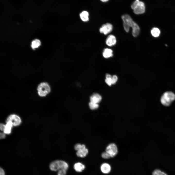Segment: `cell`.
I'll list each match as a JSON object with an SVG mask.
<instances>
[{"instance_id":"6da1fadb","label":"cell","mask_w":175,"mask_h":175,"mask_svg":"<svg viewBox=\"0 0 175 175\" xmlns=\"http://www.w3.org/2000/svg\"><path fill=\"white\" fill-rule=\"evenodd\" d=\"M123 20V26L124 30L127 32L129 31L130 27L132 29V34L133 36L135 37L139 34L140 31V28L138 25L132 19L128 14H124L122 16Z\"/></svg>"},{"instance_id":"7a4b0ae2","label":"cell","mask_w":175,"mask_h":175,"mask_svg":"<svg viewBox=\"0 0 175 175\" xmlns=\"http://www.w3.org/2000/svg\"><path fill=\"white\" fill-rule=\"evenodd\" d=\"M68 167V165L66 162L60 160L54 161L52 162L49 165L50 169L53 171H58L61 169L67 170Z\"/></svg>"},{"instance_id":"3957f363","label":"cell","mask_w":175,"mask_h":175,"mask_svg":"<svg viewBox=\"0 0 175 175\" xmlns=\"http://www.w3.org/2000/svg\"><path fill=\"white\" fill-rule=\"evenodd\" d=\"M175 100V94L172 92L167 91L162 95L160 101L163 105L166 106H168Z\"/></svg>"},{"instance_id":"277c9868","label":"cell","mask_w":175,"mask_h":175,"mask_svg":"<svg viewBox=\"0 0 175 175\" xmlns=\"http://www.w3.org/2000/svg\"><path fill=\"white\" fill-rule=\"evenodd\" d=\"M37 90L38 95L40 97L46 96L51 91V88L49 84L46 82L40 83L38 86Z\"/></svg>"},{"instance_id":"5b68a950","label":"cell","mask_w":175,"mask_h":175,"mask_svg":"<svg viewBox=\"0 0 175 175\" xmlns=\"http://www.w3.org/2000/svg\"><path fill=\"white\" fill-rule=\"evenodd\" d=\"M131 8L134 12L136 14L144 13L145 11V6L144 3L139 0H135L131 5Z\"/></svg>"},{"instance_id":"8992f818","label":"cell","mask_w":175,"mask_h":175,"mask_svg":"<svg viewBox=\"0 0 175 175\" xmlns=\"http://www.w3.org/2000/svg\"><path fill=\"white\" fill-rule=\"evenodd\" d=\"M75 149L77 151L76 155L79 157L84 158L87 155L88 150L84 144H76L74 146Z\"/></svg>"},{"instance_id":"52a82bcc","label":"cell","mask_w":175,"mask_h":175,"mask_svg":"<svg viewBox=\"0 0 175 175\" xmlns=\"http://www.w3.org/2000/svg\"><path fill=\"white\" fill-rule=\"evenodd\" d=\"M106 151L110 155L111 157H113L115 156L118 152V149L116 145L114 143L109 144L106 149Z\"/></svg>"},{"instance_id":"ba28073f","label":"cell","mask_w":175,"mask_h":175,"mask_svg":"<svg viewBox=\"0 0 175 175\" xmlns=\"http://www.w3.org/2000/svg\"><path fill=\"white\" fill-rule=\"evenodd\" d=\"M10 121L14 126H18L21 122V120L20 117L15 114L10 115L7 118L6 122Z\"/></svg>"},{"instance_id":"9c48e42d","label":"cell","mask_w":175,"mask_h":175,"mask_svg":"<svg viewBox=\"0 0 175 175\" xmlns=\"http://www.w3.org/2000/svg\"><path fill=\"white\" fill-rule=\"evenodd\" d=\"M113 29L112 25L110 23L104 24L99 29L100 33L106 35L111 32Z\"/></svg>"},{"instance_id":"30bf717a","label":"cell","mask_w":175,"mask_h":175,"mask_svg":"<svg viewBox=\"0 0 175 175\" xmlns=\"http://www.w3.org/2000/svg\"><path fill=\"white\" fill-rule=\"evenodd\" d=\"M116 42V38L114 35H110L107 37L106 43L109 46H112L115 44Z\"/></svg>"},{"instance_id":"8fae6325","label":"cell","mask_w":175,"mask_h":175,"mask_svg":"<svg viewBox=\"0 0 175 175\" xmlns=\"http://www.w3.org/2000/svg\"><path fill=\"white\" fill-rule=\"evenodd\" d=\"M100 169L103 173L107 174L110 172L111 168L109 164L106 163H104L101 165Z\"/></svg>"},{"instance_id":"7c38bea8","label":"cell","mask_w":175,"mask_h":175,"mask_svg":"<svg viewBox=\"0 0 175 175\" xmlns=\"http://www.w3.org/2000/svg\"><path fill=\"white\" fill-rule=\"evenodd\" d=\"M101 96L99 94L97 93L93 94L90 98L91 102L97 104L98 103L101 101Z\"/></svg>"},{"instance_id":"4fadbf2b","label":"cell","mask_w":175,"mask_h":175,"mask_svg":"<svg viewBox=\"0 0 175 175\" xmlns=\"http://www.w3.org/2000/svg\"><path fill=\"white\" fill-rule=\"evenodd\" d=\"M74 168L75 170L78 172H82L85 169V166L80 162L75 163L74 166Z\"/></svg>"},{"instance_id":"5bb4252c","label":"cell","mask_w":175,"mask_h":175,"mask_svg":"<svg viewBox=\"0 0 175 175\" xmlns=\"http://www.w3.org/2000/svg\"><path fill=\"white\" fill-rule=\"evenodd\" d=\"M6 122L3 132L5 134H9L11 132V128L13 125L10 121H7Z\"/></svg>"},{"instance_id":"9a60e30c","label":"cell","mask_w":175,"mask_h":175,"mask_svg":"<svg viewBox=\"0 0 175 175\" xmlns=\"http://www.w3.org/2000/svg\"><path fill=\"white\" fill-rule=\"evenodd\" d=\"M103 56L105 58H108L113 56V51L111 49H105L103 53Z\"/></svg>"},{"instance_id":"2e32d148","label":"cell","mask_w":175,"mask_h":175,"mask_svg":"<svg viewBox=\"0 0 175 175\" xmlns=\"http://www.w3.org/2000/svg\"><path fill=\"white\" fill-rule=\"evenodd\" d=\"M89 13L88 12L84 11L82 12L80 14V18L83 21H88L89 20Z\"/></svg>"},{"instance_id":"e0dca14e","label":"cell","mask_w":175,"mask_h":175,"mask_svg":"<svg viewBox=\"0 0 175 175\" xmlns=\"http://www.w3.org/2000/svg\"><path fill=\"white\" fill-rule=\"evenodd\" d=\"M151 33L153 37H156L159 36L160 32V30L158 28L155 27L152 29L151 31Z\"/></svg>"},{"instance_id":"ac0fdd59","label":"cell","mask_w":175,"mask_h":175,"mask_svg":"<svg viewBox=\"0 0 175 175\" xmlns=\"http://www.w3.org/2000/svg\"><path fill=\"white\" fill-rule=\"evenodd\" d=\"M41 44L40 41L39 39H35L32 42L31 47L34 50L38 47Z\"/></svg>"},{"instance_id":"d6986e66","label":"cell","mask_w":175,"mask_h":175,"mask_svg":"<svg viewBox=\"0 0 175 175\" xmlns=\"http://www.w3.org/2000/svg\"><path fill=\"white\" fill-rule=\"evenodd\" d=\"M112 77L111 75L108 74H106V79H105V81L107 84L109 86H111L112 84Z\"/></svg>"},{"instance_id":"ffe728a7","label":"cell","mask_w":175,"mask_h":175,"mask_svg":"<svg viewBox=\"0 0 175 175\" xmlns=\"http://www.w3.org/2000/svg\"><path fill=\"white\" fill-rule=\"evenodd\" d=\"M89 107L90 109L92 110H95L97 109L99 105L98 104L90 101L89 104Z\"/></svg>"},{"instance_id":"44dd1931","label":"cell","mask_w":175,"mask_h":175,"mask_svg":"<svg viewBox=\"0 0 175 175\" xmlns=\"http://www.w3.org/2000/svg\"><path fill=\"white\" fill-rule=\"evenodd\" d=\"M152 175H167L165 173L162 172L159 169L155 170L153 172Z\"/></svg>"},{"instance_id":"7402d4cb","label":"cell","mask_w":175,"mask_h":175,"mask_svg":"<svg viewBox=\"0 0 175 175\" xmlns=\"http://www.w3.org/2000/svg\"><path fill=\"white\" fill-rule=\"evenodd\" d=\"M101 156L102 158L105 159H109L111 157L109 154L106 151L102 153Z\"/></svg>"},{"instance_id":"603a6c76","label":"cell","mask_w":175,"mask_h":175,"mask_svg":"<svg viewBox=\"0 0 175 175\" xmlns=\"http://www.w3.org/2000/svg\"><path fill=\"white\" fill-rule=\"evenodd\" d=\"M66 170L64 169H61L58 171V175H66Z\"/></svg>"},{"instance_id":"cb8c5ba5","label":"cell","mask_w":175,"mask_h":175,"mask_svg":"<svg viewBox=\"0 0 175 175\" xmlns=\"http://www.w3.org/2000/svg\"><path fill=\"white\" fill-rule=\"evenodd\" d=\"M118 80V78L117 76L114 75L112 77V84H114L116 83Z\"/></svg>"},{"instance_id":"d4e9b609","label":"cell","mask_w":175,"mask_h":175,"mask_svg":"<svg viewBox=\"0 0 175 175\" xmlns=\"http://www.w3.org/2000/svg\"><path fill=\"white\" fill-rule=\"evenodd\" d=\"M5 125H4L3 123L0 124V128L1 131H3L5 128Z\"/></svg>"},{"instance_id":"484cf974","label":"cell","mask_w":175,"mask_h":175,"mask_svg":"<svg viewBox=\"0 0 175 175\" xmlns=\"http://www.w3.org/2000/svg\"><path fill=\"white\" fill-rule=\"evenodd\" d=\"M0 175H5V172L4 170L1 167L0 169Z\"/></svg>"},{"instance_id":"4316f807","label":"cell","mask_w":175,"mask_h":175,"mask_svg":"<svg viewBox=\"0 0 175 175\" xmlns=\"http://www.w3.org/2000/svg\"><path fill=\"white\" fill-rule=\"evenodd\" d=\"M5 134L4 132V133H0V139H3L5 138Z\"/></svg>"},{"instance_id":"83f0119b","label":"cell","mask_w":175,"mask_h":175,"mask_svg":"<svg viewBox=\"0 0 175 175\" xmlns=\"http://www.w3.org/2000/svg\"><path fill=\"white\" fill-rule=\"evenodd\" d=\"M101 1L103 2H106L108 1L109 0H100Z\"/></svg>"}]
</instances>
